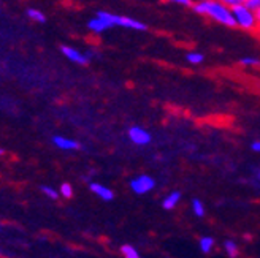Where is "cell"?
Masks as SVG:
<instances>
[{
    "instance_id": "1",
    "label": "cell",
    "mask_w": 260,
    "mask_h": 258,
    "mask_svg": "<svg viewBox=\"0 0 260 258\" xmlns=\"http://www.w3.org/2000/svg\"><path fill=\"white\" fill-rule=\"evenodd\" d=\"M192 8L200 16L211 19L220 25H224V27L235 29L232 8L225 5L222 0H193Z\"/></svg>"
},
{
    "instance_id": "2",
    "label": "cell",
    "mask_w": 260,
    "mask_h": 258,
    "mask_svg": "<svg viewBox=\"0 0 260 258\" xmlns=\"http://www.w3.org/2000/svg\"><path fill=\"white\" fill-rule=\"evenodd\" d=\"M97 16L105 21L110 27H122V29L138 30V32L148 29V25L145 22H141L135 18H130V16L116 15V13H110V11H97Z\"/></svg>"
},
{
    "instance_id": "3",
    "label": "cell",
    "mask_w": 260,
    "mask_h": 258,
    "mask_svg": "<svg viewBox=\"0 0 260 258\" xmlns=\"http://www.w3.org/2000/svg\"><path fill=\"white\" fill-rule=\"evenodd\" d=\"M232 15H233V21H235V27H238L241 30H246V32L258 30V22H257L255 11L252 8H249L246 4L233 7L232 8Z\"/></svg>"
},
{
    "instance_id": "4",
    "label": "cell",
    "mask_w": 260,
    "mask_h": 258,
    "mask_svg": "<svg viewBox=\"0 0 260 258\" xmlns=\"http://www.w3.org/2000/svg\"><path fill=\"white\" fill-rule=\"evenodd\" d=\"M127 136L128 139L132 141V143L135 146H148L151 143V133L146 130V128H143L140 125H132L128 128V132H127Z\"/></svg>"
},
{
    "instance_id": "5",
    "label": "cell",
    "mask_w": 260,
    "mask_h": 258,
    "mask_svg": "<svg viewBox=\"0 0 260 258\" xmlns=\"http://www.w3.org/2000/svg\"><path fill=\"white\" fill-rule=\"evenodd\" d=\"M154 187H155V180L148 174L137 176L135 179L130 180V189H132L137 195H145V193L151 192Z\"/></svg>"
},
{
    "instance_id": "6",
    "label": "cell",
    "mask_w": 260,
    "mask_h": 258,
    "mask_svg": "<svg viewBox=\"0 0 260 258\" xmlns=\"http://www.w3.org/2000/svg\"><path fill=\"white\" fill-rule=\"evenodd\" d=\"M60 53L67 57L70 62L78 63V65H87L89 63V57L83 53V51L76 49L73 46H62L60 48Z\"/></svg>"
},
{
    "instance_id": "7",
    "label": "cell",
    "mask_w": 260,
    "mask_h": 258,
    "mask_svg": "<svg viewBox=\"0 0 260 258\" xmlns=\"http://www.w3.org/2000/svg\"><path fill=\"white\" fill-rule=\"evenodd\" d=\"M53 144L60 151H78V149H81V143H78L76 139H72V138H67V136H60V135L53 136Z\"/></svg>"
},
{
    "instance_id": "8",
    "label": "cell",
    "mask_w": 260,
    "mask_h": 258,
    "mask_svg": "<svg viewBox=\"0 0 260 258\" xmlns=\"http://www.w3.org/2000/svg\"><path fill=\"white\" fill-rule=\"evenodd\" d=\"M89 189H90V192H94L99 198L105 200V201H111V200L114 198L113 190H111V189H108V187H105L103 184H99V182H90V184H89Z\"/></svg>"
},
{
    "instance_id": "9",
    "label": "cell",
    "mask_w": 260,
    "mask_h": 258,
    "mask_svg": "<svg viewBox=\"0 0 260 258\" xmlns=\"http://www.w3.org/2000/svg\"><path fill=\"white\" fill-rule=\"evenodd\" d=\"M87 29L90 30V32H94V33H103L105 30H108V29H111L110 25L103 21L102 18H99L97 15H95V18H92V19H89L87 21Z\"/></svg>"
},
{
    "instance_id": "10",
    "label": "cell",
    "mask_w": 260,
    "mask_h": 258,
    "mask_svg": "<svg viewBox=\"0 0 260 258\" xmlns=\"http://www.w3.org/2000/svg\"><path fill=\"white\" fill-rule=\"evenodd\" d=\"M25 15H27V18L34 22H38V24H43L46 22V16L45 13L37 10V8H27V11H25Z\"/></svg>"
},
{
    "instance_id": "11",
    "label": "cell",
    "mask_w": 260,
    "mask_h": 258,
    "mask_svg": "<svg viewBox=\"0 0 260 258\" xmlns=\"http://www.w3.org/2000/svg\"><path fill=\"white\" fill-rule=\"evenodd\" d=\"M179 200H181V193H179V192H172L170 195H168V197L162 201L164 209H173L175 206L179 203Z\"/></svg>"
},
{
    "instance_id": "12",
    "label": "cell",
    "mask_w": 260,
    "mask_h": 258,
    "mask_svg": "<svg viewBox=\"0 0 260 258\" xmlns=\"http://www.w3.org/2000/svg\"><path fill=\"white\" fill-rule=\"evenodd\" d=\"M186 60H187V63H190V65H202L205 62V56H203V53H200V51H190V53L186 54Z\"/></svg>"
},
{
    "instance_id": "13",
    "label": "cell",
    "mask_w": 260,
    "mask_h": 258,
    "mask_svg": "<svg viewBox=\"0 0 260 258\" xmlns=\"http://www.w3.org/2000/svg\"><path fill=\"white\" fill-rule=\"evenodd\" d=\"M240 65L243 67H260V59L258 57H254V56H244L240 59Z\"/></svg>"
},
{
    "instance_id": "14",
    "label": "cell",
    "mask_w": 260,
    "mask_h": 258,
    "mask_svg": "<svg viewBox=\"0 0 260 258\" xmlns=\"http://www.w3.org/2000/svg\"><path fill=\"white\" fill-rule=\"evenodd\" d=\"M59 195H62L65 198H72L73 197V187L69 182H63L59 189Z\"/></svg>"
},
{
    "instance_id": "15",
    "label": "cell",
    "mask_w": 260,
    "mask_h": 258,
    "mask_svg": "<svg viewBox=\"0 0 260 258\" xmlns=\"http://www.w3.org/2000/svg\"><path fill=\"white\" fill-rule=\"evenodd\" d=\"M192 209L195 212V215L197 217H203L205 215V206L200 200H193L192 201Z\"/></svg>"
},
{
    "instance_id": "16",
    "label": "cell",
    "mask_w": 260,
    "mask_h": 258,
    "mask_svg": "<svg viewBox=\"0 0 260 258\" xmlns=\"http://www.w3.org/2000/svg\"><path fill=\"white\" fill-rule=\"evenodd\" d=\"M42 192L45 193V195L51 200H57L59 198V190L53 189V187H49V186H43L42 187Z\"/></svg>"
},
{
    "instance_id": "17",
    "label": "cell",
    "mask_w": 260,
    "mask_h": 258,
    "mask_svg": "<svg viewBox=\"0 0 260 258\" xmlns=\"http://www.w3.org/2000/svg\"><path fill=\"white\" fill-rule=\"evenodd\" d=\"M225 250H227V253L232 256V258H237L238 256V249H237V244L235 242H232V241H225Z\"/></svg>"
},
{
    "instance_id": "18",
    "label": "cell",
    "mask_w": 260,
    "mask_h": 258,
    "mask_svg": "<svg viewBox=\"0 0 260 258\" xmlns=\"http://www.w3.org/2000/svg\"><path fill=\"white\" fill-rule=\"evenodd\" d=\"M213 244H214L213 238H202V239H200V247H202V250H203L205 253L211 252Z\"/></svg>"
},
{
    "instance_id": "19",
    "label": "cell",
    "mask_w": 260,
    "mask_h": 258,
    "mask_svg": "<svg viewBox=\"0 0 260 258\" xmlns=\"http://www.w3.org/2000/svg\"><path fill=\"white\" fill-rule=\"evenodd\" d=\"M121 250H122V253H124L125 258H140L138 253H137V250L132 246H122Z\"/></svg>"
},
{
    "instance_id": "20",
    "label": "cell",
    "mask_w": 260,
    "mask_h": 258,
    "mask_svg": "<svg viewBox=\"0 0 260 258\" xmlns=\"http://www.w3.org/2000/svg\"><path fill=\"white\" fill-rule=\"evenodd\" d=\"M164 2L175 4V5H181V7H192L193 0H164Z\"/></svg>"
},
{
    "instance_id": "21",
    "label": "cell",
    "mask_w": 260,
    "mask_h": 258,
    "mask_svg": "<svg viewBox=\"0 0 260 258\" xmlns=\"http://www.w3.org/2000/svg\"><path fill=\"white\" fill-rule=\"evenodd\" d=\"M222 2L225 4V5H229L230 8H233V7H237V5H243V4H246L248 0H222Z\"/></svg>"
},
{
    "instance_id": "22",
    "label": "cell",
    "mask_w": 260,
    "mask_h": 258,
    "mask_svg": "<svg viewBox=\"0 0 260 258\" xmlns=\"http://www.w3.org/2000/svg\"><path fill=\"white\" fill-rule=\"evenodd\" d=\"M246 5H248L249 8H252L255 11L260 7V0H248V2H246Z\"/></svg>"
},
{
    "instance_id": "23",
    "label": "cell",
    "mask_w": 260,
    "mask_h": 258,
    "mask_svg": "<svg viewBox=\"0 0 260 258\" xmlns=\"http://www.w3.org/2000/svg\"><path fill=\"white\" fill-rule=\"evenodd\" d=\"M251 149H252L254 152H257V154H260V139H257V141H254V143L251 144Z\"/></svg>"
},
{
    "instance_id": "24",
    "label": "cell",
    "mask_w": 260,
    "mask_h": 258,
    "mask_svg": "<svg viewBox=\"0 0 260 258\" xmlns=\"http://www.w3.org/2000/svg\"><path fill=\"white\" fill-rule=\"evenodd\" d=\"M255 16H257V22H258V29H260V7L255 10Z\"/></svg>"
},
{
    "instance_id": "25",
    "label": "cell",
    "mask_w": 260,
    "mask_h": 258,
    "mask_svg": "<svg viewBox=\"0 0 260 258\" xmlns=\"http://www.w3.org/2000/svg\"><path fill=\"white\" fill-rule=\"evenodd\" d=\"M4 154H5V149H2V148H0V157H2Z\"/></svg>"
},
{
    "instance_id": "26",
    "label": "cell",
    "mask_w": 260,
    "mask_h": 258,
    "mask_svg": "<svg viewBox=\"0 0 260 258\" xmlns=\"http://www.w3.org/2000/svg\"><path fill=\"white\" fill-rule=\"evenodd\" d=\"M258 179H260V171H258Z\"/></svg>"
}]
</instances>
